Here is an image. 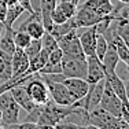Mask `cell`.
<instances>
[{
  "label": "cell",
  "mask_w": 129,
  "mask_h": 129,
  "mask_svg": "<svg viewBox=\"0 0 129 129\" xmlns=\"http://www.w3.org/2000/svg\"><path fill=\"white\" fill-rule=\"evenodd\" d=\"M76 107L73 106H59V104L54 103L50 99L45 104L41 106V111H40L37 125L40 128H47V126H54L59 121L66 117L69 113H72Z\"/></svg>",
  "instance_id": "cell-1"
},
{
  "label": "cell",
  "mask_w": 129,
  "mask_h": 129,
  "mask_svg": "<svg viewBox=\"0 0 129 129\" xmlns=\"http://www.w3.org/2000/svg\"><path fill=\"white\" fill-rule=\"evenodd\" d=\"M60 67L64 77L67 78H84L87 77V56H67L63 55L60 60Z\"/></svg>",
  "instance_id": "cell-2"
},
{
  "label": "cell",
  "mask_w": 129,
  "mask_h": 129,
  "mask_svg": "<svg viewBox=\"0 0 129 129\" xmlns=\"http://www.w3.org/2000/svg\"><path fill=\"white\" fill-rule=\"evenodd\" d=\"M56 41H58V48L63 52V55L85 58L84 52H82V48H81V44H80L77 29H73V30H70L69 33L60 36Z\"/></svg>",
  "instance_id": "cell-3"
},
{
  "label": "cell",
  "mask_w": 129,
  "mask_h": 129,
  "mask_svg": "<svg viewBox=\"0 0 129 129\" xmlns=\"http://www.w3.org/2000/svg\"><path fill=\"white\" fill-rule=\"evenodd\" d=\"M99 107H102L104 111L110 113L111 115L117 117V118H122V109L125 107V104L118 99V96L113 92L110 84L104 80V88H103V95L100 99Z\"/></svg>",
  "instance_id": "cell-4"
},
{
  "label": "cell",
  "mask_w": 129,
  "mask_h": 129,
  "mask_svg": "<svg viewBox=\"0 0 129 129\" xmlns=\"http://www.w3.org/2000/svg\"><path fill=\"white\" fill-rule=\"evenodd\" d=\"M25 87H26V91L29 93L30 99L36 104L43 106V104H45L50 100V92H48L47 84L41 78H39V73H36L35 77L27 80L25 82Z\"/></svg>",
  "instance_id": "cell-5"
},
{
  "label": "cell",
  "mask_w": 129,
  "mask_h": 129,
  "mask_svg": "<svg viewBox=\"0 0 129 129\" xmlns=\"http://www.w3.org/2000/svg\"><path fill=\"white\" fill-rule=\"evenodd\" d=\"M103 18L100 15H98L93 10H91L89 7H85V6H81V7H77V11L73 15V21H74V26L76 29H82V27H91L93 25H96L99 21H102Z\"/></svg>",
  "instance_id": "cell-6"
},
{
  "label": "cell",
  "mask_w": 129,
  "mask_h": 129,
  "mask_svg": "<svg viewBox=\"0 0 129 129\" xmlns=\"http://www.w3.org/2000/svg\"><path fill=\"white\" fill-rule=\"evenodd\" d=\"M47 88L50 92V99L54 103L59 104V106H72L74 103L63 82H48Z\"/></svg>",
  "instance_id": "cell-7"
},
{
  "label": "cell",
  "mask_w": 129,
  "mask_h": 129,
  "mask_svg": "<svg viewBox=\"0 0 129 129\" xmlns=\"http://www.w3.org/2000/svg\"><path fill=\"white\" fill-rule=\"evenodd\" d=\"M29 69V58L25 54L22 48H15V51L11 55V73L14 77H21L23 74H29L27 73Z\"/></svg>",
  "instance_id": "cell-8"
},
{
  "label": "cell",
  "mask_w": 129,
  "mask_h": 129,
  "mask_svg": "<svg viewBox=\"0 0 129 129\" xmlns=\"http://www.w3.org/2000/svg\"><path fill=\"white\" fill-rule=\"evenodd\" d=\"M10 92H11V95H13L15 103H17L18 106L21 107V109L25 110L26 113L32 111V110L35 109L36 106H39V104H36L32 99H30L29 93H27V91H26L25 82L14 85L13 88H10Z\"/></svg>",
  "instance_id": "cell-9"
},
{
  "label": "cell",
  "mask_w": 129,
  "mask_h": 129,
  "mask_svg": "<svg viewBox=\"0 0 129 129\" xmlns=\"http://www.w3.org/2000/svg\"><path fill=\"white\" fill-rule=\"evenodd\" d=\"M63 84L67 88L70 96L73 98L74 102L85 98V95L88 93V89H89V84L84 78H67L66 77L63 80Z\"/></svg>",
  "instance_id": "cell-10"
},
{
  "label": "cell",
  "mask_w": 129,
  "mask_h": 129,
  "mask_svg": "<svg viewBox=\"0 0 129 129\" xmlns=\"http://www.w3.org/2000/svg\"><path fill=\"white\" fill-rule=\"evenodd\" d=\"M104 78V70L102 62L96 56H87V77L85 81L88 84H96L98 81Z\"/></svg>",
  "instance_id": "cell-11"
},
{
  "label": "cell",
  "mask_w": 129,
  "mask_h": 129,
  "mask_svg": "<svg viewBox=\"0 0 129 129\" xmlns=\"http://www.w3.org/2000/svg\"><path fill=\"white\" fill-rule=\"evenodd\" d=\"M78 39L85 56H95V47H96V39H98V32L95 29V26L87 27V30L81 36H78Z\"/></svg>",
  "instance_id": "cell-12"
},
{
  "label": "cell",
  "mask_w": 129,
  "mask_h": 129,
  "mask_svg": "<svg viewBox=\"0 0 129 129\" xmlns=\"http://www.w3.org/2000/svg\"><path fill=\"white\" fill-rule=\"evenodd\" d=\"M118 63H119V58L117 55L115 48L113 47V44L109 43V48H107L106 54H104V56L102 59V66L104 70V78L117 74V66H118Z\"/></svg>",
  "instance_id": "cell-13"
},
{
  "label": "cell",
  "mask_w": 129,
  "mask_h": 129,
  "mask_svg": "<svg viewBox=\"0 0 129 129\" xmlns=\"http://www.w3.org/2000/svg\"><path fill=\"white\" fill-rule=\"evenodd\" d=\"M58 0H39V13H40V21L47 32H50L54 26V22L51 19V13L55 8Z\"/></svg>",
  "instance_id": "cell-14"
},
{
  "label": "cell",
  "mask_w": 129,
  "mask_h": 129,
  "mask_svg": "<svg viewBox=\"0 0 129 129\" xmlns=\"http://www.w3.org/2000/svg\"><path fill=\"white\" fill-rule=\"evenodd\" d=\"M107 82L110 84V87H111L113 92L118 96V99L121 100L122 103L125 104V106H129L128 103V92H126V84H125V81L122 80L121 77H118L117 74L114 76H110V77H106L104 78Z\"/></svg>",
  "instance_id": "cell-15"
},
{
  "label": "cell",
  "mask_w": 129,
  "mask_h": 129,
  "mask_svg": "<svg viewBox=\"0 0 129 129\" xmlns=\"http://www.w3.org/2000/svg\"><path fill=\"white\" fill-rule=\"evenodd\" d=\"M14 27H4L3 26L2 33H0V51L7 54L8 56L13 55L15 51V44H14Z\"/></svg>",
  "instance_id": "cell-16"
},
{
  "label": "cell",
  "mask_w": 129,
  "mask_h": 129,
  "mask_svg": "<svg viewBox=\"0 0 129 129\" xmlns=\"http://www.w3.org/2000/svg\"><path fill=\"white\" fill-rule=\"evenodd\" d=\"M19 111H21V107L14 100L11 104H8L6 109L2 110L0 125L2 126H8V125H13V124H18L19 122Z\"/></svg>",
  "instance_id": "cell-17"
},
{
  "label": "cell",
  "mask_w": 129,
  "mask_h": 129,
  "mask_svg": "<svg viewBox=\"0 0 129 129\" xmlns=\"http://www.w3.org/2000/svg\"><path fill=\"white\" fill-rule=\"evenodd\" d=\"M82 6L89 7L91 10H93L98 15H100L102 18L107 17L109 14H111L113 11V3L111 0H87Z\"/></svg>",
  "instance_id": "cell-18"
},
{
  "label": "cell",
  "mask_w": 129,
  "mask_h": 129,
  "mask_svg": "<svg viewBox=\"0 0 129 129\" xmlns=\"http://www.w3.org/2000/svg\"><path fill=\"white\" fill-rule=\"evenodd\" d=\"M47 62H48V52L41 48V51H40L37 55H35L32 59H29V69H27V73H29V74L39 73Z\"/></svg>",
  "instance_id": "cell-19"
},
{
  "label": "cell",
  "mask_w": 129,
  "mask_h": 129,
  "mask_svg": "<svg viewBox=\"0 0 129 129\" xmlns=\"http://www.w3.org/2000/svg\"><path fill=\"white\" fill-rule=\"evenodd\" d=\"M13 78L11 73V56L0 51V82H6Z\"/></svg>",
  "instance_id": "cell-20"
},
{
  "label": "cell",
  "mask_w": 129,
  "mask_h": 129,
  "mask_svg": "<svg viewBox=\"0 0 129 129\" xmlns=\"http://www.w3.org/2000/svg\"><path fill=\"white\" fill-rule=\"evenodd\" d=\"M25 10L21 7L19 4H13V6H7V14H6V19L3 22V26L4 27H13L14 23L17 22V19L21 17Z\"/></svg>",
  "instance_id": "cell-21"
},
{
  "label": "cell",
  "mask_w": 129,
  "mask_h": 129,
  "mask_svg": "<svg viewBox=\"0 0 129 129\" xmlns=\"http://www.w3.org/2000/svg\"><path fill=\"white\" fill-rule=\"evenodd\" d=\"M73 29H76V26H74V21H73V17H72L70 19H67L66 22L59 23V25H54V26H52V29L50 30V33L58 40L60 36L69 33L70 30H73Z\"/></svg>",
  "instance_id": "cell-22"
},
{
  "label": "cell",
  "mask_w": 129,
  "mask_h": 129,
  "mask_svg": "<svg viewBox=\"0 0 129 129\" xmlns=\"http://www.w3.org/2000/svg\"><path fill=\"white\" fill-rule=\"evenodd\" d=\"M107 48H109V41L107 39L104 37L103 35H98V39H96V47H95V56L102 62L104 54H106Z\"/></svg>",
  "instance_id": "cell-23"
},
{
  "label": "cell",
  "mask_w": 129,
  "mask_h": 129,
  "mask_svg": "<svg viewBox=\"0 0 129 129\" xmlns=\"http://www.w3.org/2000/svg\"><path fill=\"white\" fill-rule=\"evenodd\" d=\"M30 40H32V37H30L29 35L25 32V30H17L15 29L14 32V44H15V48H25L27 44L30 43Z\"/></svg>",
  "instance_id": "cell-24"
},
{
  "label": "cell",
  "mask_w": 129,
  "mask_h": 129,
  "mask_svg": "<svg viewBox=\"0 0 129 129\" xmlns=\"http://www.w3.org/2000/svg\"><path fill=\"white\" fill-rule=\"evenodd\" d=\"M40 40H41V48L45 50L47 52H51V51H54L55 48H58L56 39H55L50 32H47V30L44 32V35H43V37Z\"/></svg>",
  "instance_id": "cell-25"
},
{
  "label": "cell",
  "mask_w": 129,
  "mask_h": 129,
  "mask_svg": "<svg viewBox=\"0 0 129 129\" xmlns=\"http://www.w3.org/2000/svg\"><path fill=\"white\" fill-rule=\"evenodd\" d=\"M23 51H25V54L27 55V58L32 59L35 55H37L39 52L41 51V40L40 39H32L29 44L23 48Z\"/></svg>",
  "instance_id": "cell-26"
},
{
  "label": "cell",
  "mask_w": 129,
  "mask_h": 129,
  "mask_svg": "<svg viewBox=\"0 0 129 129\" xmlns=\"http://www.w3.org/2000/svg\"><path fill=\"white\" fill-rule=\"evenodd\" d=\"M56 7L59 8V10L64 14V17L69 19V18H72L73 15L76 14L78 6L73 4V3H70V2H59V3H56Z\"/></svg>",
  "instance_id": "cell-27"
},
{
  "label": "cell",
  "mask_w": 129,
  "mask_h": 129,
  "mask_svg": "<svg viewBox=\"0 0 129 129\" xmlns=\"http://www.w3.org/2000/svg\"><path fill=\"white\" fill-rule=\"evenodd\" d=\"M85 126L84 125L74 124V122H69V121H59L56 125H54V129H84Z\"/></svg>",
  "instance_id": "cell-28"
},
{
  "label": "cell",
  "mask_w": 129,
  "mask_h": 129,
  "mask_svg": "<svg viewBox=\"0 0 129 129\" xmlns=\"http://www.w3.org/2000/svg\"><path fill=\"white\" fill-rule=\"evenodd\" d=\"M39 73H62V67H60V63L47 62Z\"/></svg>",
  "instance_id": "cell-29"
},
{
  "label": "cell",
  "mask_w": 129,
  "mask_h": 129,
  "mask_svg": "<svg viewBox=\"0 0 129 129\" xmlns=\"http://www.w3.org/2000/svg\"><path fill=\"white\" fill-rule=\"evenodd\" d=\"M18 4H19L26 13H29L30 15H40V13H37V11L33 8L32 0H18Z\"/></svg>",
  "instance_id": "cell-30"
},
{
  "label": "cell",
  "mask_w": 129,
  "mask_h": 129,
  "mask_svg": "<svg viewBox=\"0 0 129 129\" xmlns=\"http://www.w3.org/2000/svg\"><path fill=\"white\" fill-rule=\"evenodd\" d=\"M62 56H63V52L60 51L59 48H55L54 51L48 52V62H51V63H60Z\"/></svg>",
  "instance_id": "cell-31"
},
{
  "label": "cell",
  "mask_w": 129,
  "mask_h": 129,
  "mask_svg": "<svg viewBox=\"0 0 129 129\" xmlns=\"http://www.w3.org/2000/svg\"><path fill=\"white\" fill-rule=\"evenodd\" d=\"M6 14H7V4L0 2V23H2V25L6 19Z\"/></svg>",
  "instance_id": "cell-32"
},
{
  "label": "cell",
  "mask_w": 129,
  "mask_h": 129,
  "mask_svg": "<svg viewBox=\"0 0 129 129\" xmlns=\"http://www.w3.org/2000/svg\"><path fill=\"white\" fill-rule=\"evenodd\" d=\"M84 129H100V128H98L96 125H92V124H88L87 126H85Z\"/></svg>",
  "instance_id": "cell-33"
},
{
  "label": "cell",
  "mask_w": 129,
  "mask_h": 129,
  "mask_svg": "<svg viewBox=\"0 0 129 129\" xmlns=\"http://www.w3.org/2000/svg\"><path fill=\"white\" fill-rule=\"evenodd\" d=\"M59 2H70V3H73V4H76V6H78V3H80V0H59Z\"/></svg>",
  "instance_id": "cell-34"
},
{
  "label": "cell",
  "mask_w": 129,
  "mask_h": 129,
  "mask_svg": "<svg viewBox=\"0 0 129 129\" xmlns=\"http://www.w3.org/2000/svg\"><path fill=\"white\" fill-rule=\"evenodd\" d=\"M18 0H8L7 2V6H13V4H17Z\"/></svg>",
  "instance_id": "cell-35"
},
{
  "label": "cell",
  "mask_w": 129,
  "mask_h": 129,
  "mask_svg": "<svg viewBox=\"0 0 129 129\" xmlns=\"http://www.w3.org/2000/svg\"><path fill=\"white\" fill-rule=\"evenodd\" d=\"M118 2H119V3H126V4H128L129 0H118Z\"/></svg>",
  "instance_id": "cell-36"
},
{
  "label": "cell",
  "mask_w": 129,
  "mask_h": 129,
  "mask_svg": "<svg viewBox=\"0 0 129 129\" xmlns=\"http://www.w3.org/2000/svg\"><path fill=\"white\" fill-rule=\"evenodd\" d=\"M41 129H54V126H47V128H41Z\"/></svg>",
  "instance_id": "cell-37"
},
{
  "label": "cell",
  "mask_w": 129,
  "mask_h": 129,
  "mask_svg": "<svg viewBox=\"0 0 129 129\" xmlns=\"http://www.w3.org/2000/svg\"><path fill=\"white\" fill-rule=\"evenodd\" d=\"M0 2H3V3H6V4H7V2H8V0H0Z\"/></svg>",
  "instance_id": "cell-38"
},
{
  "label": "cell",
  "mask_w": 129,
  "mask_h": 129,
  "mask_svg": "<svg viewBox=\"0 0 129 129\" xmlns=\"http://www.w3.org/2000/svg\"><path fill=\"white\" fill-rule=\"evenodd\" d=\"M2 29H3V25H0V33H2Z\"/></svg>",
  "instance_id": "cell-39"
},
{
  "label": "cell",
  "mask_w": 129,
  "mask_h": 129,
  "mask_svg": "<svg viewBox=\"0 0 129 129\" xmlns=\"http://www.w3.org/2000/svg\"><path fill=\"white\" fill-rule=\"evenodd\" d=\"M0 121H2V110H0Z\"/></svg>",
  "instance_id": "cell-40"
},
{
  "label": "cell",
  "mask_w": 129,
  "mask_h": 129,
  "mask_svg": "<svg viewBox=\"0 0 129 129\" xmlns=\"http://www.w3.org/2000/svg\"><path fill=\"white\" fill-rule=\"evenodd\" d=\"M0 129H4V128H3V126H2V125H0Z\"/></svg>",
  "instance_id": "cell-41"
},
{
  "label": "cell",
  "mask_w": 129,
  "mask_h": 129,
  "mask_svg": "<svg viewBox=\"0 0 129 129\" xmlns=\"http://www.w3.org/2000/svg\"><path fill=\"white\" fill-rule=\"evenodd\" d=\"M0 84H2V82H0Z\"/></svg>",
  "instance_id": "cell-42"
},
{
  "label": "cell",
  "mask_w": 129,
  "mask_h": 129,
  "mask_svg": "<svg viewBox=\"0 0 129 129\" xmlns=\"http://www.w3.org/2000/svg\"><path fill=\"white\" fill-rule=\"evenodd\" d=\"M0 25H2V23H0Z\"/></svg>",
  "instance_id": "cell-43"
}]
</instances>
